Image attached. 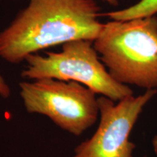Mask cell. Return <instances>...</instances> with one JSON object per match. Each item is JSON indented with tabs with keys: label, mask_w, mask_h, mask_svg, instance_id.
I'll use <instances>...</instances> for the list:
<instances>
[{
	"label": "cell",
	"mask_w": 157,
	"mask_h": 157,
	"mask_svg": "<svg viewBox=\"0 0 157 157\" xmlns=\"http://www.w3.org/2000/svg\"><path fill=\"white\" fill-rule=\"evenodd\" d=\"M94 0H30L0 32V57L17 64L56 45L86 39L94 42L104 23Z\"/></svg>",
	"instance_id": "6da1fadb"
},
{
	"label": "cell",
	"mask_w": 157,
	"mask_h": 157,
	"mask_svg": "<svg viewBox=\"0 0 157 157\" xmlns=\"http://www.w3.org/2000/svg\"><path fill=\"white\" fill-rule=\"evenodd\" d=\"M93 46L119 83L157 88V17L104 23Z\"/></svg>",
	"instance_id": "7a4b0ae2"
},
{
	"label": "cell",
	"mask_w": 157,
	"mask_h": 157,
	"mask_svg": "<svg viewBox=\"0 0 157 157\" xmlns=\"http://www.w3.org/2000/svg\"><path fill=\"white\" fill-rule=\"evenodd\" d=\"M25 61L28 66L21 73L23 78L76 82L114 102L133 95L132 89L109 74L92 41L78 39L66 42L60 52H48L45 56L31 54Z\"/></svg>",
	"instance_id": "3957f363"
},
{
	"label": "cell",
	"mask_w": 157,
	"mask_h": 157,
	"mask_svg": "<svg viewBox=\"0 0 157 157\" xmlns=\"http://www.w3.org/2000/svg\"><path fill=\"white\" fill-rule=\"evenodd\" d=\"M19 86L27 112L46 116L71 134L79 136L97 121L96 94L78 82L44 78Z\"/></svg>",
	"instance_id": "277c9868"
},
{
	"label": "cell",
	"mask_w": 157,
	"mask_h": 157,
	"mask_svg": "<svg viewBox=\"0 0 157 157\" xmlns=\"http://www.w3.org/2000/svg\"><path fill=\"white\" fill-rule=\"evenodd\" d=\"M156 93V90H147L117 103L105 96L98 98L101 118L97 130L78 145L71 157H133L135 145L129 141V135L143 108Z\"/></svg>",
	"instance_id": "5b68a950"
},
{
	"label": "cell",
	"mask_w": 157,
	"mask_h": 157,
	"mask_svg": "<svg viewBox=\"0 0 157 157\" xmlns=\"http://www.w3.org/2000/svg\"><path fill=\"white\" fill-rule=\"evenodd\" d=\"M113 21H129L157 15V0H140L138 3L118 11L101 14Z\"/></svg>",
	"instance_id": "8992f818"
},
{
	"label": "cell",
	"mask_w": 157,
	"mask_h": 157,
	"mask_svg": "<svg viewBox=\"0 0 157 157\" xmlns=\"http://www.w3.org/2000/svg\"><path fill=\"white\" fill-rule=\"evenodd\" d=\"M11 90L2 76L0 75V96L4 98H8L10 96Z\"/></svg>",
	"instance_id": "52a82bcc"
},
{
	"label": "cell",
	"mask_w": 157,
	"mask_h": 157,
	"mask_svg": "<svg viewBox=\"0 0 157 157\" xmlns=\"http://www.w3.org/2000/svg\"><path fill=\"white\" fill-rule=\"evenodd\" d=\"M152 145H153V147H154L155 151L157 152V134L155 135L154 138H153Z\"/></svg>",
	"instance_id": "ba28073f"
},
{
	"label": "cell",
	"mask_w": 157,
	"mask_h": 157,
	"mask_svg": "<svg viewBox=\"0 0 157 157\" xmlns=\"http://www.w3.org/2000/svg\"><path fill=\"white\" fill-rule=\"evenodd\" d=\"M103 1L106 2L107 3H109V5H112V6H117L119 3L118 0H103Z\"/></svg>",
	"instance_id": "9c48e42d"
}]
</instances>
